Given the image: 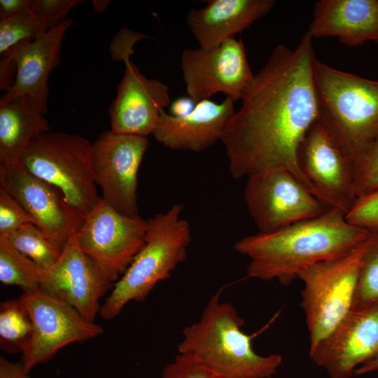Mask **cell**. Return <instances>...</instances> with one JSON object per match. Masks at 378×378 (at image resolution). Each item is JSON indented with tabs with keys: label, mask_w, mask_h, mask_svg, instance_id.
<instances>
[{
	"label": "cell",
	"mask_w": 378,
	"mask_h": 378,
	"mask_svg": "<svg viewBox=\"0 0 378 378\" xmlns=\"http://www.w3.org/2000/svg\"><path fill=\"white\" fill-rule=\"evenodd\" d=\"M312 40L306 31L294 49L278 45L254 75L220 139L232 178L285 169L316 195L298 162L300 144L318 117Z\"/></svg>",
	"instance_id": "obj_1"
},
{
	"label": "cell",
	"mask_w": 378,
	"mask_h": 378,
	"mask_svg": "<svg viewBox=\"0 0 378 378\" xmlns=\"http://www.w3.org/2000/svg\"><path fill=\"white\" fill-rule=\"evenodd\" d=\"M345 214L330 208L277 231L243 237L234 248L249 259L248 278L287 286L310 266L343 256L368 238L370 232L350 224Z\"/></svg>",
	"instance_id": "obj_2"
},
{
	"label": "cell",
	"mask_w": 378,
	"mask_h": 378,
	"mask_svg": "<svg viewBox=\"0 0 378 378\" xmlns=\"http://www.w3.org/2000/svg\"><path fill=\"white\" fill-rule=\"evenodd\" d=\"M214 294L200 320L185 327L179 354L194 356L225 378H270L282 363L279 354L266 356L253 349V335L244 333V320L230 302Z\"/></svg>",
	"instance_id": "obj_3"
},
{
	"label": "cell",
	"mask_w": 378,
	"mask_h": 378,
	"mask_svg": "<svg viewBox=\"0 0 378 378\" xmlns=\"http://www.w3.org/2000/svg\"><path fill=\"white\" fill-rule=\"evenodd\" d=\"M314 78L316 120L354 166L378 137V80L337 69L317 59Z\"/></svg>",
	"instance_id": "obj_4"
},
{
	"label": "cell",
	"mask_w": 378,
	"mask_h": 378,
	"mask_svg": "<svg viewBox=\"0 0 378 378\" xmlns=\"http://www.w3.org/2000/svg\"><path fill=\"white\" fill-rule=\"evenodd\" d=\"M182 211L183 206L175 204L146 220L144 244L101 305L102 318H115L131 301L144 300L158 282L169 279L186 260L191 229L181 217Z\"/></svg>",
	"instance_id": "obj_5"
},
{
	"label": "cell",
	"mask_w": 378,
	"mask_h": 378,
	"mask_svg": "<svg viewBox=\"0 0 378 378\" xmlns=\"http://www.w3.org/2000/svg\"><path fill=\"white\" fill-rule=\"evenodd\" d=\"M19 164L57 188L85 217L99 202L92 144L78 134L48 132L33 139Z\"/></svg>",
	"instance_id": "obj_6"
},
{
	"label": "cell",
	"mask_w": 378,
	"mask_h": 378,
	"mask_svg": "<svg viewBox=\"0 0 378 378\" xmlns=\"http://www.w3.org/2000/svg\"><path fill=\"white\" fill-rule=\"evenodd\" d=\"M368 239L349 253L317 262L299 275L304 283L301 307L309 333V349L351 311Z\"/></svg>",
	"instance_id": "obj_7"
},
{
	"label": "cell",
	"mask_w": 378,
	"mask_h": 378,
	"mask_svg": "<svg viewBox=\"0 0 378 378\" xmlns=\"http://www.w3.org/2000/svg\"><path fill=\"white\" fill-rule=\"evenodd\" d=\"M147 37L122 28L111 43L113 59L125 64L124 75L108 110L113 132L147 137L152 134L161 111L170 104L168 86L147 78L130 59L135 43Z\"/></svg>",
	"instance_id": "obj_8"
},
{
	"label": "cell",
	"mask_w": 378,
	"mask_h": 378,
	"mask_svg": "<svg viewBox=\"0 0 378 378\" xmlns=\"http://www.w3.org/2000/svg\"><path fill=\"white\" fill-rule=\"evenodd\" d=\"M146 220L125 216L101 197L85 216L75 237L81 250L114 285L142 247Z\"/></svg>",
	"instance_id": "obj_9"
},
{
	"label": "cell",
	"mask_w": 378,
	"mask_h": 378,
	"mask_svg": "<svg viewBox=\"0 0 378 378\" xmlns=\"http://www.w3.org/2000/svg\"><path fill=\"white\" fill-rule=\"evenodd\" d=\"M244 197L260 233L315 218L331 208L285 169L247 177Z\"/></svg>",
	"instance_id": "obj_10"
},
{
	"label": "cell",
	"mask_w": 378,
	"mask_h": 378,
	"mask_svg": "<svg viewBox=\"0 0 378 378\" xmlns=\"http://www.w3.org/2000/svg\"><path fill=\"white\" fill-rule=\"evenodd\" d=\"M147 137L107 130L92 144L94 181L102 199L119 213L139 216L138 173L148 148Z\"/></svg>",
	"instance_id": "obj_11"
},
{
	"label": "cell",
	"mask_w": 378,
	"mask_h": 378,
	"mask_svg": "<svg viewBox=\"0 0 378 378\" xmlns=\"http://www.w3.org/2000/svg\"><path fill=\"white\" fill-rule=\"evenodd\" d=\"M19 298L33 328L31 343L22 359L28 372L66 345L95 338L104 332L102 326L86 320L68 303L43 289L24 292Z\"/></svg>",
	"instance_id": "obj_12"
},
{
	"label": "cell",
	"mask_w": 378,
	"mask_h": 378,
	"mask_svg": "<svg viewBox=\"0 0 378 378\" xmlns=\"http://www.w3.org/2000/svg\"><path fill=\"white\" fill-rule=\"evenodd\" d=\"M181 66L188 96L195 103L219 92L241 100L254 77L241 39L234 38L211 50L186 49Z\"/></svg>",
	"instance_id": "obj_13"
},
{
	"label": "cell",
	"mask_w": 378,
	"mask_h": 378,
	"mask_svg": "<svg viewBox=\"0 0 378 378\" xmlns=\"http://www.w3.org/2000/svg\"><path fill=\"white\" fill-rule=\"evenodd\" d=\"M0 188L24 207L34 224L62 251L83 223L85 216L57 188L20 164L0 167Z\"/></svg>",
	"instance_id": "obj_14"
},
{
	"label": "cell",
	"mask_w": 378,
	"mask_h": 378,
	"mask_svg": "<svg viewBox=\"0 0 378 378\" xmlns=\"http://www.w3.org/2000/svg\"><path fill=\"white\" fill-rule=\"evenodd\" d=\"M298 162L317 197L347 213L357 199L354 164L317 120L300 144Z\"/></svg>",
	"instance_id": "obj_15"
},
{
	"label": "cell",
	"mask_w": 378,
	"mask_h": 378,
	"mask_svg": "<svg viewBox=\"0 0 378 378\" xmlns=\"http://www.w3.org/2000/svg\"><path fill=\"white\" fill-rule=\"evenodd\" d=\"M378 353V304L353 309L314 348L309 357L330 378H351Z\"/></svg>",
	"instance_id": "obj_16"
},
{
	"label": "cell",
	"mask_w": 378,
	"mask_h": 378,
	"mask_svg": "<svg viewBox=\"0 0 378 378\" xmlns=\"http://www.w3.org/2000/svg\"><path fill=\"white\" fill-rule=\"evenodd\" d=\"M112 286L81 250L74 234L46 273L41 289L66 302L86 320L94 322L99 312L100 300Z\"/></svg>",
	"instance_id": "obj_17"
},
{
	"label": "cell",
	"mask_w": 378,
	"mask_h": 378,
	"mask_svg": "<svg viewBox=\"0 0 378 378\" xmlns=\"http://www.w3.org/2000/svg\"><path fill=\"white\" fill-rule=\"evenodd\" d=\"M73 22L67 18L37 38L22 41L1 55L13 59L17 66L15 83L4 94L29 97L46 115L49 76L59 64L62 41Z\"/></svg>",
	"instance_id": "obj_18"
},
{
	"label": "cell",
	"mask_w": 378,
	"mask_h": 378,
	"mask_svg": "<svg viewBox=\"0 0 378 378\" xmlns=\"http://www.w3.org/2000/svg\"><path fill=\"white\" fill-rule=\"evenodd\" d=\"M234 103L227 97L220 103L204 99L183 117H175L162 110L152 135L170 149L204 150L221 139L235 113Z\"/></svg>",
	"instance_id": "obj_19"
},
{
	"label": "cell",
	"mask_w": 378,
	"mask_h": 378,
	"mask_svg": "<svg viewBox=\"0 0 378 378\" xmlns=\"http://www.w3.org/2000/svg\"><path fill=\"white\" fill-rule=\"evenodd\" d=\"M204 7L190 9L188 26L200 48L211 50L248 28L267 15L274 0H209Z\"/></svg>",
	"instance_id": "obj_20"
},
{
	"label": "cell",
	"mask_w": 378,
	"mask_h": 378,
	"mask_svg": "<svg viewBox=\"0 0 378 378\" xmlns=\"http://www.w3.org/2000/svg\"><path fill=\"white\" fill-rule=\"evenodd\" d=\"M307 31L313 38L337 37L349 46L378 41V0L316 1Z\"/></svg>",
	"instance_id": "obj_21"
},
{
	"label": "cell",
	"mask_w": 378,
	"mask_h": 378,
	"mask_svg": "<svg viewBox=\"0 0 378 378\" xmlns=\"http://www.w3.org/2000/svg\"><path fill=\"white\" fill-rule=\"evenodd\" d=\"M45 115L29 97L0 99V167H15L36 136L50 132Z\"/></svg>",
	"instance_id": "obj_22"
},
{
	"label": "cell",
	"mask_w": 378,
	"mask_h": 378,
	"mask_svg": "<svg viewBox=\"0 0 378 378\" xmlns=\"http://www.w3.org/2000/svg\"><path fill=\"white\" fill-rule=\"evenodd\" d=\"M46 273L31 260L18 252L0 237V281L18 286L24 292L41 289Z\"/></svg>",
	"instance_id": "obj_23"
},
{
	"label": "cell",
	"mask_w": 378,
	"mask_h": 378,
	"mask_svg": "<svg viewBox=\"0 0 378 378\" xmlns=\"http://www.w3.org/2000/svg\"><path fill=\"white\" fill-rule=\"evenodd\" d=\"M32 323L20 298L2 302L0 306V344L12 353L27 351L32 337Z\"/></svg>",
	"instance_id": "obj_24"
},
{
	"label": "cell",
	"mask_w": 378,
	"mask_h": 378,
	"mask_svg": "<svg viewBox=\"0 0 378 378\" xmlns=\"http://www.w3.org/2000/svg\"><path fill=\"white\" fill-rule=\"evenodd\" d=\"M7 241L46 273L58 260L62 250L59 248L35 224L27 223L4 236Z\"/></svg>",
	"instance_id": "obj_25"
},
{
	"label": "cell",
	"mask_w": 378,
	"mask_h": 378,
	"mask_svg": "<svg viewBox=\"0 0 378 378\" xmlns=\"http://www.w3.org/2000/svg\"><path fill=\"white\" fill-rule=\"evenodd\" d=\"M378 304V230L370 232L362 259L353 309Z\"/></svg>",
	"instance_id": "obj_26"
},
{
	"label": "cell",
	"mask_w": 378,
	"mask_h": 378,
	"mask_svg": "<svg viewBox=\"0 0 378 378\" xmlns=\"http://www.w3.org/2000/svg\"><path fill=\"white\" fill-rule=\"evenodd\" d=\"M49 29L33 13L0 19V54L22 41L36 39Z\"/></svg>",
	"instance_id": "obj_27"
},
{
	"label": "cell",
	"mask_w": 378,
	"mask_h": 378,
	"mask_svg": "<svg viewBox=\"0 0 378 378\" xmlns=\"http://www.w3.org/2000/svg\"><path fill=\"white\" fill-rule=\"evenodd\" d=\"M354 171L357 197L378 190V137L354 164Z\"/></svg>",
	"instance_id": "obj_28"
},
{
	"label": "cell",
	"mask_w": 378,
	"mask_h": 378,
	"mask_svg": "<svg viewBox=\"0 0 378 378\" xmlns=\"http://www.w3.org/2000/svg\"><path fill=\"white\" fill-rule=\"evenodd\" d=\"M345 217L351 225L370 232L378 230V190L357 197Z\"/></svg>",
	"instance_id": "obj_29"
},
{
	"label": "cell",
	"mask_w": 378,
	"mask_h": 378,
	"mask_svg": "<svg viewBox=\"0 0 378 378\" xmlns=\"http://www.w3.org/2000/svg\"><path fill=\"white\" fill-rule=\"evenodd\" d=\"M27 223L34 224L30 215L13 196L0 188V236Z\"/></svg>",
	"instance_id": "obj_30"
},
{
	"label": "cell",
	"mask_w": 378,
	"mask_h": 378,
	"mask_svg": "<svg viewBox=\"0 0 378 378\" xmlns=\"http://www.w3.org/2000/svg\"><path fill=\"white\" fill-rule=\"evenodd\" d=\"M160 378H225L189 354H178L163 369Z\"/></svg>",
	"instance_id": "obj_31"
},
{
	"label": "cell",
	"mask_w": 378,
	"mask_h": 378,
	"mask_svg": "<svg viewBox=\"0 0 378 378\" xmlns=\"http://www.w3.org/2000/svg\"><path fill=\"white\" fill-rule=\"evenodd\" d=\"M83 2L80 0H32V12L50 29L64 22L67 18L66 15Z\"/></svg>",
	"instance_id": "obj_32"
},
{
	"label": "cell",
	"mask_w": 378,
	"mask_h": 378,
	"mask_svg": "<svg viewBox=\"0 0 378 378\" xmlns=\"http://www.w3.org/2000/svg\"><path fill=\"white\" fill-rule=\"evenodd\" d=\"M32 13V0H0V19Z\"/></svg>",
	"instance_id": "obj_33"
},
{
	"label": "cell",
	"mask_w": 378,
	"mask_h": 378,
	"mask_svg": "<svg viewBox=\"0 0 378 378\" xmlns=\"http://www.w3.org/2000/svg\"><path fill=\"white\" fill-rule=\"evenodd\" d=\"M17 74L15 62L4 55L0 59V89L8 91L14 84Z\"/></svg>",
	"instance_id": "obj_34"
},
{
	"label": "cell",
	"mask_w": 378,
	"mask_h": 378,
	"mask_svg": "<svg viewBox=\"0 0 378 378\" xmlns=\"http://www.w3.org/2000/svg\"><path fill=\"white\" fill-rule=\"evenodd\" d=\"M0 378H31L26 371L22 361L12 362L0 357Z\"/></svg>",
	"instance_id": "obj_35"
},
{
	"label": "cell",
	"mask_w": 378,
	"mask_h": 378,
	"mask_svg": "<svg viewBox=\"0 0 378 378\" xmlns=\"http://www.w3.org/2000/svg\"><path fill=\"white\" fill-rule=\"evenodd\" d=\"M197 103L189 96L179 97L170 104V115L175 117H183L190 114Z\"/></svg>",
	"instance_id": "obj_36"
},
{
	"label": "cell",
	"mask_w": 378,
	"mask_h": 378,
	"mask_svg": "<svg viewBox=\"0 0 378 378\" xmlns=\"http://www.w3.org/2000/svg\"><path fill=\"white\" fill-rule=\"evenodd\" d=\"M378 370V353L370 360L358 367L354 372L356 375H361Z\"/></svg>",
	"instance_id": "obj_37"
},
{
	"label": "cell",
	"mask_w": 378,
	"mask_h": 378,
	"mask_svg": "<svg viewBox=\"0 0 378 378\" xmlns=\"http://www.w3.org/2000/svg\"><path fill=\"white\" fill-rule=\"evenodd\" d=\"M108 3H109V1H105V0L92 1V4L93 5L94 8L97 12L103 11L106 8Z\"/></svg>",
	"instance_id": "obj_38"
}]
</instances>
